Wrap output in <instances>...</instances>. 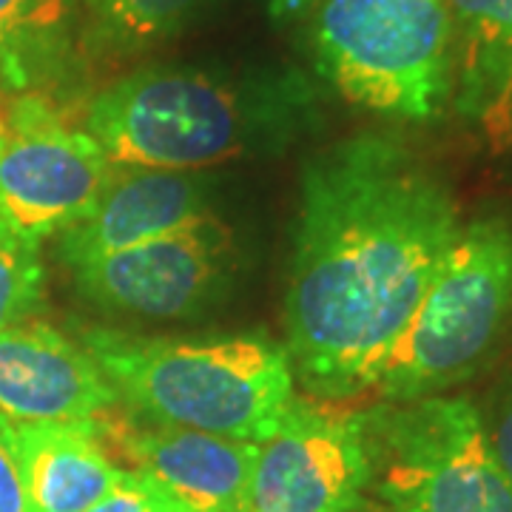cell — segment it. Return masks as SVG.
<instances>
[{"label":"cell","instance_id":"obj_1","mask_svg":"<svg viewBox=\"0 0 512 512\" xmlns=\"http://www.w3.org/2000/svg\"><path fill=\"white\" fill-rule=\"evenodd\" d=\"M456 202L387 137H353L302 171L285 336L293 379L339 402L373 387L456 242Z\"/></svg>","mask_w":512,"mask_h":512},{"label":"cell","instance_id":"obj_2","mask_svg":"<svg viewBox=\"0 0 512 512\" xmlns=\"http://www.w3.org/2000/svg\"><path fill=\"white\" fill-rule=\"evenodd\" d=\"M308 111L311 92L293 74L154 66L97 94L83 128L120 168L200 171L282 146Z\"/></svg>","mask_w":512,"mask_h":512},{"label":"cell","instance_id":"obj_3","mask_svg":"<svg viewBox=\"0 0 512 512\" xmlns=\"http://www.w3.org/2000/svg\"><path fill=\"white\" fill-rule=\"evenodd\" d=\"M80 345L117 402L148 421L259 444L296 396L288 350L256 333L146 339L89 328Z\"/></svg>","mask_w":512,"mask_h":512},{"label":"cell","instance_id":"obj_4","mask_svg":"<svg viewBox=\"0 0 512 512\" xmlns=\"http://www.w3.org/2000/svg\"><path fill=\"white\" fill-rule=\"evenodd\" d=\"M510 313L512 225L484 217L458 231L370 390L384 402L441 396L476 373Z\"/></svg>","mask_w":512,"mask_h":512},{"label":"cell","instance_id":"obj_5","mask_svg":"<svg viewBox=\"0 0 512 512\" xmlns=\"http://www.w3.org/2000/svg\"><path fill=\"white\" fill-rule=\"evenodd\" d=\"M319 72L362 109L430 120L453 94V32L444 0H319Z\"/></svg>","mask_w":512,"mask_h":512},{"label":"cell","instance_id":"obj_6","mask_svg":"<svg viewBox=\"0 0 512 512\" xmlns=\"http://www.w3.org/2000/svg\"><path fill=\"white\" fill-rule=\"evenodd\" d=\"M370 484L390 512H512V481L467 396L362 413Z\"/></svg>","mask_w":512,"mask_h":512},{"label":"cell","instance_id":"obj_7","mask_svg":"<svg viewBox=\"0 0 512 512\" xmlns=\"http://www.w3.org/2000/svg\"><path fill=\"white\" fill-rule=\"evenodd\" d=\"M117 165L49 97L23 92L0 111V220L20 237L63 234L109 185Z\"/></svg>","mask_w":512,"mask_h":512},{"label":"cell","instance_id":"obj_8","mask_svg":"<svg viewBox=\"0 0 512 512\" xmlns=\"http://www.w3.org/2000/svg\"><path fill=\"white\" fill-rule=\"evenodd\" d=\"M234 271V234L214 214L72 268L77 288L94 305L151 322L200 316L225 296Z\"/></svg>","mask_w":512,"mask_h":512},{"label":"cell","instance_id":"obj_9","mask_svg":"<svg viewBox=\"0 0 512 512\" xmlns=\"http://www.w3.org/2000/svg\"><path fill=\"white\" fill-rule=\"evenodd\" d=\"M370 487L365 419L293 396L256 444L248 512H356Z\"/></svg>","mask_w":512,"mask_h":512},{"label":"cell","instance_id":"obj_10","mask_svg":"<svg viewBox=\"0 0 512 512\" xmlns=\"http://www.w3.org/2000/svg\"><path fill=\"white\" fill-rule=\"evenodd\" d=\"M100 421L123 470L143 478L171 512H248L256 444L140 416Z\"/></svg>","mask_w":512,"mask_h":512},{"label":"cell","instance_id":"obj_11","mask_svg":"<svg viewBox=\"0 0 512 512\" xmlns=\"http://www.w3.org/2000/svg\"><path fill=\"white\" fill-rule=\"evenodd\" d=\"M117 393L92 353L55 325L23 319L0 330V416L12 424L92 421Z\"/></svg>","mask_w":512,"mask_h":512},{"label":"cell","instance_id":"obj_12","mask_svg":"<svg viewBox=\"0 0 512 512\" xmlns=\"http://www.w3.org/2000/svg\"><path fill=\"white\" fill-rule=\"evenodd\" d=\"M211 214L200 171L120 168L94 205L60 234V256L74 268L137 248Z\"/></svg>","mask_w":512,"mask_h":512},{"label":"cell","instance_id":"obj_13","mask_svg":"<svg viewBox=\"0 0 512 512\" xmlns=\"http://www.w3.org/2000/svg\"><path fill=\"white\" fill-rule=\"evenodd\" d=\"M453 32V94L495 151L512 148V0H444Z\"/></svg>","mask_w":512,"mask_h":512},{"label":"cell","instance_id":"obj_14","mask_svg":"<svg viewBox=\"0 0 512 512\" xmlns=\"http://www.w3.org/2000/svg\"><path fill=\"white\" fill-rule=\"evenodd\" d=\"M100 419L15 424L26 510L86 512L123 478Z\"/></svg>","mask_w":512,"mask_h":512},{"label":"cell","instance_id":"obj_15","mask_svg":"<svg viewBox=\"0 0 512 512\" xmlns=\"http://www.w3.org/2000/svg\"><path fill=\"white\" fill-rule=\"evenodd\" d=\"M74 0H0V86L35 92L74 55Z\"/></svg>","mask_w":512,"mask_h":512},{"label":"cell","instance_id":"obj_16","mask_svg":"<svg viewBox=\"0 0 512 512\" xmlns=\"http://www.w3.org/2000/svg\"><path fill=\"white\" fill-rule=\"evenodd\" d=\"M92 40L111 55H137L177 35L205 0H86Z\"/></svg>","mask_w":512,"mask_h":512},{"label":"cell","instance_id":"obj_17","mask_svg":"<svg viewBox=\"0 0 512 512\" xmlns=\"http://www.w3.org/2000/svg\"><path fill=\"white\" fill-rule=\"evenodd\" d=\"M43 302V262L37 242L0 220V330L29 319Z\"/></svg>","mask_w":512,"mask_h":512},{"label":"cell","instance_id":"obj_18","mask_svg":"<svg viewBox=\"0 0 512 512\" xmlns=\"http://www.w3.org/2000/svg\"><path fill=\"white\" fill-rule=\"evenodd\" d=\"M86 512H171V507L137 473L126 470L109 493Z\"/></svg>","mask_w":512,"mask_h":512},{"label":"cell","instance_id":"obj_19","mask_svg":"<svg viewBox=\"0 0 512 512\" xmlns=\"http://www.w3.org/2000/svg\"><path fill=\"white\" fill-rule=\"evenodd\" d=\"M0 512H29L23 473H20L15 424L3 416H0Z\"/></svg>","mask_w":512,"mask_h":512},{"label":"cell","instance_id":"obj_20","mask_svg":"<svg viewBox=\"0 0 512 512\" xmlns=\"http://www.w3.org/2000/svg\"><path fill=\"white\" fill-rule=\"evenodd\" d=\"M487 436H490V444H493V453L498 458V464L504 467V473L512 481V396L501 407L493 430H487Z\"/></svg>","mask_w":512,"mask_h":512},{"label":"cell","instance_id":"obj_21","mask_svg":"<svg viewBox=\"0 0 512 512\" xmlns=\"http://www.w3.org/2000/svg\"><path fill=\"white\" fill-rule=\"evenodd\" d=\"M319 0H268V12L274 15L276 20H291L305 15L308 9H313Z\"/></svg>","mask_w":512,"mask_h":512},{"label":"cell","instance_id":"obj_22","mask_svg":"<svg viewBox=\"0 0 512 512\" xmlns=\"http://www.w3.org/2000/svg\"><path fill=\"white\" fill-rule=\"evenodd\" d=\"M0 89H3V86H0Z\"/></svg>","mask_w":512,"mask_h":512}]
</instances>
